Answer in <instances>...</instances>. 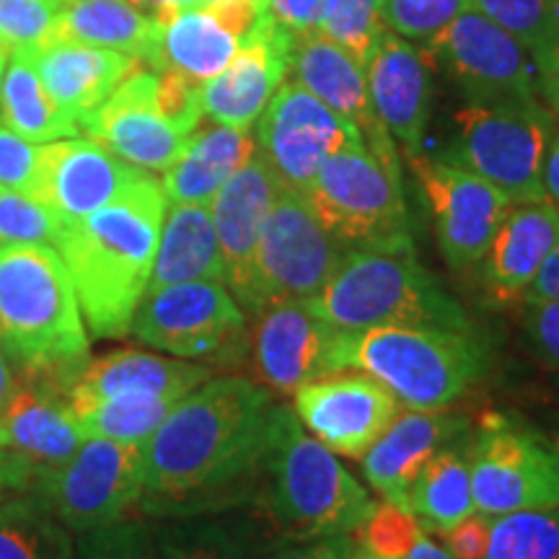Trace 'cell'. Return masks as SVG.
I'll return each mask as SVG.
<instances>
[{
    "instance_id": "obj_31",
    "label": "cell",
    "mask_w": 559,
    "mask_h": 559,
    "mask_svg": "<svg viewBox=\"0 0 559 559\" xmlns=\"http://www.w3.org/2000/svg\"><path fill=\"white\" fill-rule=\"evenodd\" d=\"M158 21L156 70H177L194 83L215 79L243 47L241 39L202 3L160 13Z\"/></svg>"
},
{
    "instance_id": "obj_6",
    "label": "cell",
    "mask_w": 559,
    "mask_h": 559,
    "mask_svg": "<svg viewBox=\"0 0 559 559\" xmlns=\"http://www.w3.org/2000/svg\"><path fill=\"white\" fill-rule=\"evenodd\" d=\"M309 306L337 332L376 326L472 330L464 309L417 262L415 251L349 249Z\"/></svg>"
},
{
    "instance_id": "obj_34",
    "label": "cell",
    "mask_w": 559,
    "mask_h": 559,
    "mask_svg": "<svg viewBox=\"0 0 559 559\" xmlns=\"http://www.w3.org/2000/svg\"><path fill=\"white\" fill-rule=\"evenodd\" d=\"M466 440L469 438L436 453L409 489L407 510L417 515L425 531L443 534L466 515L477 513Z\"/></svg>"
},
{
    "instance_id": "obj_10",
    "label": "cell",
    "mask_w": 559,
    "mask_h": 559,
    "mask_svg": "<svg viewBox=\"0 0 559 559\" xmlns=\"http://www.w3.org/2000/svg\"><path fill=\"white\" fill-rule=\"evenodd\" d=\"M472 464L474 506L485 515L513 510L559 508V453L508 415H487L466 440Z\"/></svg>"
},
{
    "instance_id": "obj_48",
    "label": "cell",
    "mask_w": 559,
    "mask_h": 559,
    "mask_svg": "<svg viewBox=\"0 0 559 559\" xmlns=\"http://www.w3.org/2000/svg\"><path fill=\"white\" fill-rule=\"evenodd\" d=\"M324 3L326 0H264L270 16L290 34L317 29Z\"/></svg>"
},
{
    "instance_id": "obj_33",
    "label": "cell",
    "mask_w": 559,
    "mask_h": 559,
    "mask_svg": "<svg viewBox=\"0 0 559 559\" xmlns=\"http://www.w3.org/2000/svg\"><path fill=\"white\" fill-rule=\"evenodd\" d=\"M158 521L151 528L160 559H262V536L251 519L202 513Z\"/></svg>"
},
{
    "instance_id": "obj_36",
    "label": "cell",
    "mask_w": 559,
    "mask_h": 559,
    "mask_svg": "<svg viewBox=\"0 0 559 559\" xmlns=\"http://www.w3.org/2000/svg\"><path fill=\"white\" fill-rule=\"evenodd\" d=\"M0 559H79L73 531L34 492L0 502Z\"/></svg>"
},
{
    "instance_id": "obj_39",
    "label": "cell",
    "mask_w": 559,
    "mask_h": 559,
    "mask_svg": "<svg viewBox=\"0 0 559 559\" xmlns=\"http://www.w3.org/2000/svg\"><path fill=\"white\" fill-rule=\"evenodd\" d=\"M472 5L519 39L531 58L559 34V0H472Z\"/></svg>"
},
{
    "instance_id": "obj_2",
    "label": "cell",
    "mask_w": 559,
    "mask_h": 559,
    "mask_svg": "<svg viewBox=\"0 0 559 559\" xmlns=\"http://www.w3.org/2000/svg\"><path fill=\"white\" fill-rule=\"evenodd\" d=\"M164 187L143 171L120 198L60 228L55 249L73 280L86 330L96 340H122L151 283L164 228Z\"/></svg>"
},
{
    "instance_id": "obj_7",
    "label": "cell",
    "mask_w": 559,
    "mask_h": 559,
    "mask_svg": "<svg viewBox=\"0 0 559 559\" xmlns=\"http://www.w3.org/2000/svg\"><path fill=\"white\" fill-rule=\"evenodd\" d=\"M304 194L324 228L347 249L415 251L400 166L381 160L366 143L326 158Z\"/></svg>"
},
{
    "instance_id": "obj_50",
    "label": "cell",
    "mask_w": 559,
    "mask_h": 559,
    "mask_svg": "<svg viewBox=\"0 0 559 559\" xmlns=\"http://www.w3.org/2000/svg\"><path fill=\"white\" fill-rule=\"evenodd\" d=\"M534 66L536 79H539V91L551 111L559 117V34L544 50L534 55Z\"/></svg>"
},
{
    "instance_id": "obj_25",
    "label": "cell",
    "mask_w": 559,
    "mask_h": 559,
    "mask_svg": "<svg viewBox=\"0 0 559 559\" xmlns=\"http://www.w3.org/2000/svg\"><path fill=\"white\" fill-rule=\"evenodd\" d=\"M472 419L456 409H407L394 417L360 459L362 477L383 500L407 508V495L428 461L469 438Z\"/></svg>"
},
{
    "instance_id": "obj_51",
    "label": "cell",
    "mask_w": 559,
    "mask_h": 559,
    "mask_svg": "<svg viewBox=\"0 0 559 559\" xmlns=\"http://www.w3.org/2000/svg\"><path fill=\"white\" fill-rule=\"evenodd\" d=\"M531 300H559V239L523 296V304Z\"/></svg>"
},
{
    "instance_id": "obj_47",
    "label": "cell",
    "mask_w": 559,
    "mask_h": 559,
    "mask_svg": "<svg viewBox=\"0 0 559 559\" xmlns=\"http://www.w3.org/2000/svg\"><path fill=\"white\" fill-rule=\"evenodd\" d=\"M489 523H492V515L479 513V510L466 515L456 526L440 534L443 536V549L453 559H485L489 544Z\"/></svg>"
},
{
    "instance_id": "obj_43",
    "label": "cell",
    "mask_w": 559,
    "mask_h": 559,
    "mask_svg": "<svg viewBox=\"0 0 559 559\" xmlns=\"http://www.w3.org/2000/svg\"><path fill=\"white\" fill-rule=\"evenodd\" d=\"M472 0H381V16L389 32L430 45Z\"/></svg>"
},
{
    "instance_id": "obj_42",
    "label": "cell",
    "mask_w": 559,
    "mask_h": 559,
    "mask_svg": "<svg viewBox=\"0 0 559 559\" xmlns=\"http://www.w3.org/2000/svg\"><path fill=\"white\" fill-rule=\"evenodd\" d=\"M60 236V221L32 194L0 190V249L47 243L55 247Z\"/></svg>"
},
{
    "instance_id": "obj_49",
    "label": "cell",
    "mask_w": 559,
    "mask_h": 559,
    "mask_svg": "<svg viewBox=\"0 0 559 559\" xmlns=\"http://www.w3.org/2000/svg\"><path fill=\"white\" fill-rule=\"evenodd\" d=\"M349 536H326V539L309 542H288L285 547H277L264 555L262 559H345L353 549Z\"/></svg>"
},
{
    "instance_id": "obj_15",
    "label": "cell",
    "mask_w": 559,
    "mask_h": 559,
    "mask_svg": "<svg viewBox=\"0 0 559 559\" xmlns=\"http://www.w3.org/2000/svg\"><path fill=\"white\" fill-rule=\"evenodd\" d=\"M257 151L290 190L306 192L324 160L353 143H366L360 130L285 79L257 120Z\"/></svg>"
},
{
    "instance_id": "obj_30",
    "label": "cell",
    "mask_w": 559,
    "mask_h": 559,
    "mask_svg": "<svg viewBox=\"0 0 559 559\" xmlns=\"http://www.w3.org/2000/svg\"><path fill=\"white\" fill-rule=\"evenodd\" d=\"M257 153V138L251 130H236L228 124L198 128L185 153L169 171H164V187L169 205H210L226 181Z\"/></svg>"
},
{
    "instance_id": "obj_1",
    "label": "cell",
    "mask_w": 559,
    "mask_h": 559,
    "mask_svg": "<svg viewBox=\"0 0 559 559\" xmlns=\"http://www.w3.org/2000/svg\"><path fill=\"white\" fill-rule=\"evenodd\" d=\"M272 407L267 386L236 373L192 389L143 445L140 513L185 519L257 502Z\"/></svg>"
},
{
    "instance_id": "obj_57",
    "label": "cell",
    "mask_w": 559,
    "mask_h": 559,
    "mask_svg": "<svg viewBox=\"0 0 559 559\" xmlns=\"http://www.w3.org/2000/svg\"><path fill=\"white\" fill-rule=\"evenodd\" d=\"M345 559H376V557H370L368 551H362L360 547H355V544H353V549L347 551V557H345Z\"/></svg>"
},
{
    "instance_id": "obj_13",
    "label": "cell",
    "mask_w": 559,
    "mask_h": 559,
    "mask_svg": "<svg viewBox=\"0 0 559 559\" xmlns=\"http://www.w3.org/2000/svg\"><path fill=\"white\" fill-rule=\"evenodd\" d=\"M83 440L66 391L47 381L16 379L0 407V459L11 492H39Z\"/></svg>"
},
{
    "instance_id": "obj_27",
    "label": "cell",
    "mask_w": 559,
    "mask_h": 559,
    "mask_svg": "<svg viewBox=\"0 0 559 559\" xmlns=\"http://www.w3.org/2000/svg\"><path fill=\"white\" fill-rule=\"evenodd\" d=\"M24 55L32 58L47 94L79 122V128L109 99L111 91L120 86L132 70L143 66L124 52L73 45V41H52Z\"/></svg>"
},
{
    "instance_id": "obj_16",
    "label": "cell",
    "mask_w": 559,
    "mask_h": 559,
    "mask_svg": "<svg viewBox=\"0 0 559 559\" xmlns=\"http://www.w3.org/2000/svg\"><path fill=\"white\" fill-rule=\"evenodd\" d=\"M409 166L428 200L445 262L456 270L481 264L500 223L515 202L453 160L417 153L409 156Z\"/></svg>"
},
{
    "instance_id": "obj_20",
    "label": "cell",
    "mask_w": 559,
    "mask_h": 559,
    "mask_svg": "<svg viewBox=\"0 0 559 559\" xmlns=\"http://www.w3.org/2000/svg\"><path fill=\"white\" fill-rule=\"evenodd\" d=\"M254 317L249 360L262 386L293 396L306 383L334 373L337 330L311 311L309 300H272Z\"/></svg>"
},
{
    "instance_id": "obj_3",
    "label": "cell",
    "mask_w": 559,
    "mask_h": 559,
    "mask_svg": "<svg viewBox=\"0 0 559 559\" xmlns=\"http://www.w3.org/2000/svg\"><path fill=\"white\" fill-rule=\"evenodd\" d=\"M88 340L60 251L47 243L0 249V349L16 379L68 394L91 360Z\"/></svg>"
},
{
    "instance_id": "obj_40",
    "label": "cell",
    "mask_w": 559,
    "mask_h": 559,
    "mask_svg": "<svg viewBox=\"0 0 559 559\" xmlns=\"http://www.w3.org/2000/svg\"><path fill=\"white\" fill-rule=\"evenodd\" d=\"M317 29L340 41L366 66L370 52L386 32L381 0H326Z\"/></svg>"
},
{
    "instance_id": "obj_53",
    "label": "cell",
    "mask_w": 559,
    "mask_h": 559,
    "mask_svg": "<svg viewBox=\"0 0 559 559\" xmlns=\"http://www.w3.org/2000/svg\"><path fill=\"white\" fill-rule=\"evenodd\" d=\"M404 559H453V557L443 547H440V544L428 539V536H423V539L417 542V547L412 549Z\"/></svg>"
},
{
    "instance_id": "obj_59",
    "label": "cell",
    "mask_w": 559,
    "mask_h": 559,
    "mask_svg": "<svg viewBox=\"0 0 559 559\" xmlns=\"http://www.w3.org/2000/svg\"><path fill=\"white\" fill-rule=\"evenodd\" d=\"M549 443L555 445V451L559 453V423L555 425V432H551V436H549Z\"/></svg>"
},
{
    "instance_id": "obj_32",
    "label": "cell",
    "mask_w": 559,
    "mask_h": 559,
    "mask_svg": "<svg viewBox=\"0 0 559 559\" xmlns=\"http://www.w3.org/2000/svg\"><path fill=\"white\" fill-rule=\"evenodd\" d=\"M218 280L226 283V267L207 205H171L153 260L148 290L179 283ZM145 290V293H148Z\"/></svg>"
},
{
    "instance_id": "obj_41",
    "label": "cell",
    "mask_w": 559,
    "mask_h": 559,
    "mask_svg": "<svg viewBox=\"0 0 559 559\" xmlns=\"http://www.w3.org/2000/svg\"><path fill=\"white\" fill-rule=\"evenodd\" d=\"M62 0H0V50L34 52L47 45Z\"/></svg>"
},
{
    "instance_id": "obj_9",
    "label": "cell",
    "mask_w": 559,
    "mask_h": 559,
    "mask_svg": "<svg viewBox=\"0 0 559 559\" xmlns=\"http://www.w3.org/2000/svg\"><path fill=\"white\" fill-rule=\"evenodd\" d=\"M555 132V115L542 102H469L453 115L451 148L440 158L487 179L513 202L547 200L542 169Z\"/></svg>"
},
{
    "instance_id": "obj_35",
    "label": "cell",
    "mask_w": 559,
    "mask_h": 559,
    "mask_svg": "<svg viewBox=\"0 0 559 559\" xmlns=\"http://www.w3.org/2000/svg\"><path fill=\"white\" fill-rule=\"evenodd\" d=\"M0 122L34 145L73 138L79 122L58 107L45 83L39 81L32 58L24 52L11 55L0 86Z\"/></svg>"
},
{
    "instance_id": "obj_38",
    "label": "cell",
    "mask_w": 559,
    "mask_h": 559,
    "mask_svg": "<svg viewBox=\"0 0 559 559\" xmlns=\"http://www.w3.org/2000/svg\"><path fill=\"white\" fill-rule=\"evenodd\" d=\"M425 536V526L412 510L396 502H373L370 513L349 534L355 547L376 559H404Z\"/></svg>"
},
{
    "instance_id": "obj_22",
    "label": "cell",
    "mask_w": 559,
    "mask_h": 559,
    "mask_svg": "<svg viewBox=\"0 0 559 559\" xmlns=\"http://www.w3.org/2000/svg\"><path fill=\"white\" fill-rule=\"evenodd\" d=\"M288 81L304 86L326 107L360 130L368 151L386 164L400 166L394 140L376 117L368 94L366 66L321 29L290 34Z\"/></svg>"
},
{
    "instance_id": "obj_58",
    "label": "cell",
    "mask_w": 559,
    "mask_h": 559,
    "mask_svg": "<svg viewBox=\"0 0 559 559\" xmlns=\"http://www.w3.org/2000/svg\"><path fill=\"white\" fill-rule=\"evenodd\" d=\"M9 58H11L9 52L0 50V86H3V75H5V68H9Z\"/></svg>"
},
{
    "instance_id": "obj_8",
    "label": "cell",
    "mask_w": 559,
    "mask_h": 559,
    "mask_svg": "<svg viewBox=\"0 0 559 559\" xmlns=\"http://www.w3.org/2000/svg\"><path fill=\"white\" fill-rule=\"evenodd\" d=\"M130 334L143 347L213 370L249 360L247 311L218 280L148 290L138 304Z\"/></svg>"
},
{
    "instance_id": "obj_54",
    "label": "cell",
    "mask_w": 559,
    "mask_h": 559,
    "mask_svg": "<svg viewBox=\"0 0 559 559\" xmlns=\"http://www.w3.org/2000/svg\"><path fill=\"white\" fill-rule=\"evenodd\" d=\"M13 383H16V373H13L9 358H5L3 349H0V407H3L5 400H9Z\"/></svg>"
},
{
    "instance_id": "obj_29",
    "label": "cell",
    "mask_w": 559,
    "mask_h": 559,
    "mask_svg": "<svg viewBox=\"0 0 559 559\" xmlns=\"http://www.w3.org/2000/svg\"><path fill=\"white\" fill-rule=\"evenodd\" d=\"M158 32L160 21L156 13L140 11L128 0H62L47 45L73 41L102 47L156 68Z\"/></svg>"
},
{
    "instance_id": "obj_26",
    "label": "cell",
    "mask_w": 559,
    "mask_h": 559,
    "mask_svg": "<svg viewBox=\"0 0 559 559\" xmlns=\"http://www.w3.org/2000/svg\"><path fill=\"white\" fill-rule=\"evenodd\" d=\"M210 376H215V370L200 362L153 349L122 347L88 360L81 379L70 386L68 402L73 409L111 396H166L179 402Z\"/></svg>"
},
{
    "instance_id": "obj_37",
    "label": "cell",
    "mask_w": 559,
    "mask_h": 559,
    "mask_svg": "<svg viewBox=\"0 0 559 559\" xmlns=\"http://www.w3.org/2000/svg\"><path fill=\"white\" fill-rule=\"evenodd\" d=\"M485 559H559V508L492 515Z\"/></svg>"
},
{
    "instance_id": "obj_24",
    "label": "cell",
    "mask_w": 559,
    "mask_h": 559,
    "mask_svg": "<svg viewBox=\"0 0 559 559\" xmlns=\"http://www.w3.org/2000/svg\"><path fill=\"white\" fill-rule=\"evenodd\" d=\"M288 39L290 32L275 19L264 21L236 58L200 86L202 117H210L215 124L251 130L288 79Z\"/></svg>"
},
{
    "instance_id": "obj_18",
    "label": "cell",
    "mask_w": 559,
    "mask_h": 559,
    "mask_svg": "<svg viewBox=\"0 0 559 559\" xmlns=\"http://www.w3.org/2000/svg\"><path fill=\"white\" fill-rule=\"evenodd\" d=\"M143 169L115 156L94 138H62L37 145L29 192L60 228L94 213L128 190Z\"/></svg>"
},
{
    "instance_id": "obj_21",
    "label": "cell",
    "mask_w": 559,
    "mask_h": 559,
    "mask_svg": "<svg viewBox=\"0 0 559 559\" xmlns=\"http://www.w3.org/2000/svg\"><path fill=\"white\" fill-rule=\"evenodd\" d=\"M156 88L158 70L135 68L81 128L130 166L164 174L181 158L194 132L187 135L166 120Z\"/></svg>"
},
{
    "instance_id": "obj_19",
    "label": "cell",
    "mask_w": 559,
    "mask_h": 559,
    "mask_svg": "<svg viewBox=\"0 0 559 559\" xmlns=\"http://www.w3.org/2000/svg\"><path fill=\"white\" fill-rule=\"evenodd\" d=\"M280 190L283 181L257 151L207 205L226 267V288L239 300L247 317L264 309L260 283H257V247Z\"/></svg>"
},
{
    "instance_id": "obj_14",
    "label": "cell",
    "mask_w": 559,
    "mask_h": 559,
    "mask_svg": "<svg viewBox=\"0 0 559 559\" xmlns=\"http://www.w3.org/2000/svg\"><path fill=\"white\" fill-rule=\"evenodd\" d=\"M425 47L472 104L539 102V79L531 52L474 5L461 11Z\"/></svg>"
},
{
    "instance_id": "obj_44",
    "label": "cell",
    "mask_w": 559,
    "mask_h": 559,
    "mask_svg": "<svg viewBox=\"0 0 559 559\" xmlns=\"http://www.w3.org/2000/svg\"><path fill=\"white\" fill-rule=\"evenodd\" d=\"M75 555L79 559H160L151 523L130 515L109 526L79 534Z\"/></svg>"
},
{
    "instance_id": "obj_45",
    "label": "cell",
    "mask_w": 559,
    "mask_h": 559,
    "mask_svg": "<svg viewBox=\"0 0 559 559\" xmlns=\"http://www.w3.org/2000/svg\"><path fill=\"white\" fill-rule=\"evenodd\" d=\"M37 145L0 122V190L29 192Z\"/></svg>"
},
{
    "instance_id": "obj_28",
    "label": "cell",
    "mask_w": 559,
    "mask_h": 559,
    "mask_svg": "<svg viewBox=\"0 0 559 559\" xmlns=\"http://www.w3.org/2000/svg\"><path fill=\"white\" fill-rule=\"evenodd\" d=\"M557 239L559 205L551 200L515 202L481 260V275L492 298L510 304L526 296Z\"/></svg>"
},
{
    "instance_id": "obj_52",
    "label": "cell",
    "mask_w": 559,
    "mask_h": 559,
    "mask_svg": "<svg viewBox=\"0 0 559 559\" xmlns=\"http://www.w3.org/2000/svg\"><path fill=\"white\" fill-rule=\"evenodd\" d=\"M542 185H544V194H547V200L559 205V130L551 135L547 156H544Z\"/></svg>"
},
{
    "instance_id": "obj_23",
    "label": "cell",
    "mask_w": 559,
    "mask_h": 559,
    "mask_svg": "<svg viewBox=\"0 0 559 559\" xmlns=\"http://www.w3.org/2000/svg\"><path fill=\"white\" fill-rule=\"evenodd\" d=\"M430 66L428 50H419L389 29L366 62L368 94L376 117L407 156H417L423 151L425 130L430 122Z\"/></svg>"
},
{
    "instance_id": "obj_5",
    "label": "cell",
    "mask_w": 559,
    "mask_h": 559,
    "mask_svg": "<svg viewBox=\"0 0 559 559\" xmlns=\"http://www.w3.org/2000/svg\"><path fill=\"white\" fill-rule=\"evenodd\" d=\"M489 353L479 334L440 326H376L337 332L334 373L360 370L381 381L402 407L449 409L485 376Z\"/></svg>"
},
{
    "instance_id": "obj_11",
    "label": "cell",
    "mask_w": 559,
    "mask_h": 559,
    "mask_svg": "<svg viewBox=\"0 0 559 559\" xmlns=\"http://www.w3.org/2000/svg\"><path fill=\"white\" fill-rule=\"evenodd\" d=\"M143 445L86 438L73 459L34 495H39L73 534H86L128 519L143 498Z\"/></svg>"
},
{
    "instance_id": "obj_12",
    "label": "cell",
    "mask_w": 559,
    "mask_h": 559,
    "mask_svg": "<svg viewBox=\"0 0 559 559\" xmlns=\"http://www.w3.org/2000/svg\"><path fill=\"white\" fill-rule=\"evenodd\" d=\"M347 251L317 218L309 198L283 185L257 247V283L264 306L319 296Z\"/></svg>"
},
{
    "instance_id": "obj_4",
    "label": "cell",
    "mask_w": 559,
    "mask_h": 559,
    "mask_svg": "<svg viewBox=\"0 0 559 559\" xmlns=\"http://www.w3.org/2000/svg\"><path fill=\"white\" fill-rule=\"evenodd\" d=\"M257 502L272 531L288 542L349 536L373 508L337 453L309 436L296 412L280 404L270 415Z\"/></svg>"
},
{
    "instance_id": "obj_55",
    "label": "cell",
    "mask_w": 559,
    "mask_h": 559,
    "mask_svg": "<svg viewBox=\"0 0 559 559\" xmlns=\"http://www.w3.org/2000/svg\"><path fill=\"white\" fill-rule=\"evenodd\" d=\"M128 3H132L140 11H148V13L160 11V0H128Z\"/></svg>"
},
{
    "instance_id": "obj_46",
    "label": "cell",
    "mask_w": 559,
    "mask_h": 559,
    "mask_svg": "<svg viewBox=\"0 0 559 559\" xmlns=\"http://www.w3.org/2000/svg\"><path fill=\"white\" fill-rule=\"evenodd\" d=\"M523 317L536 358L559 370V300H531Z\"/></svg>"
},
{
    "instance_id": "obj_60",
    "label": "cell",
    "mask_w": 559,
    "mask_h": 559,
    "mask_svg": "<svg viewBox=\"0 0 559 559\" xmlns=\"http://www.w3.org/2000/svg\"><path fill=\"white\" fill-rule=\"evenodd\" d=\"M198 3H202V0H198Z\"/></svg>"
},
{
    "instance_id": "obj_17",
    "label": "cell",
    "mask_w": 559,
    "mask_h": 559,
    "mask_svg": "<svg viewBox=\"0 0 559 559\" xmlns=\"http://www.w3.org/2000/svg\"><path fill=\"white\" fill-rule=\"evenodd\" d=\"M293 412L309 436L337 456L360 461L394 423L402 404L381 381L360 370H337L293 394Z\"/></svg>"
},
{
    "instance_id": "obj_56",
    "label": "cell",
    "mask_w": 559,
    "mask_h": 559,
    "mask_svg": "<svg viewBox=\"0 0 559 559\" xmlns=\"http://www.w3.org/2000/svg\"><path fill=\"white\" fill-rule=\"evenodd\" d=\"M11 489H9V477H5V464H3V459H0V502L5 500V495H9Z\"/></svg>"
}]
</instances>
